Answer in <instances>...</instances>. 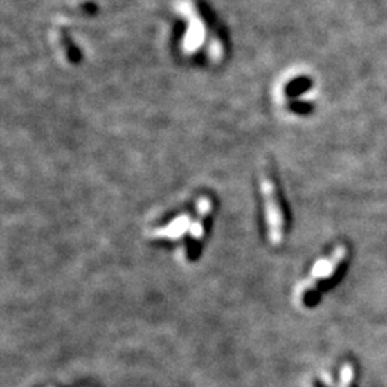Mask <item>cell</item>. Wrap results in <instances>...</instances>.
<instances>
[{"label":"cell","instance_id":"6da1fadb","mask_svg":"<svg viewBox=\"0 0 387 387\" xmlns=\"http://www.w3.org/2000/svg\"><path fill=\"white\" fill-rule=\"evenodd\" d=\"M260 192L270 242L273 246H280L286 235V215H284L276 182L267 172H262L260 177Z\"/></svg>","mask_w":387,"mask_h":387},{"label":"cell","instance_id":"7a4b0ae2","mask_svg":"<svg viewBox=\"0 0 387 387\" xmlns=\"http://www.w3.org/2000/svg\"><path fill=\"white\" fill-rule=\"evenodd\" d=\"M348 255H349L348 247L339 246L330 254V257L318 260L312 270V277L307 280V282H305L301 296L305 298L310 297L318 290L321 282L333 278L337 274V270L341 267V264L345 261V258H348Z\"/></svg>","mask_w":387,"mask_h":387},{"label":"cell","instance_id":"3957f363","mask_svg":"<svg viewBox=\"0 0 387 387\" xmlns=\"http://www.w3.org/2000/svg\"><path fill=\"white\" fill-rule=\"evenodd\" d=\"M213 213V201L208 197H201L197 202V208H195V218L191 224L190 228V237L192 240V244L198 249L199 244L206 235V224L207 219L210 217V214Z\"/></svg>","mask_w":387,"mask_h":387},{"label":"cell","instance_id":"277c9868","mask_svg":"<svg viewBox=\"0 0 387 387\" xmlns=\"http://www.w3.org/2000/svg\"><path fill=\"white\" fill-rule=\"evenodd\" d=\"M192 221H190L188 214H181L172 221H170L165 227L155 230L154 235L158 238H167V240H179L184 237V234L191 228Z\"/></svg>","mask_w":387,"mask_h":387}]
</instances>
